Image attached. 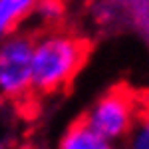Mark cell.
I'll use <instances>...</instances> for the list:
<instances>
[{
    "label": "cell",
    "mask_w": 149,
    "mask_h": 149,
    "mask_svg": "<svg viewBox=\"0 0 149 149\" xmlns=\"http://www.w3.org/2000/svg\"><path fill=\"white\" fill-rule=\"evenodd\" d=\"M127 149H149V97L137 93V109L125 137Z\"/></svg>",
    "instance_id": "cell-5"
},
{
    "label": "cell",
    "mask_w": 149,
    "mask_h": 149,
    "mask_svg": "<svg viewBox=\"0 0 149 149\" xmlns=\"http://www.w3.org/2000/svg\"><path fill=\"white\" fill-rule=\"evenodd\" d=\"M137 109V93L125 84L109 88L93 105L81 115V119L109 141L123 139L133 123Z\"/></svg>",
    "instance_id": "cell-3"
},
{
    "label": "cell",
    "mask_w": 149,
    "mask_h": 149,
    "mask_svg": "<svg viewBox=\"0 0 149 149\" xmlns=\"http://www.w3.org/2000/svg\"><path fill=\"white\" fill-rule=\"evenodd\" d=\"M58 149H115L113 141L105 139L97 131H93L84 119L74 121L66 129V133L60 139Z\"/></svg>",
    "instance_id": "cell-4"
},
{
    "label": "cell",
    "mask_w": 149,
    "mask_h": 149,
    "mask_svg": "<svg viewBox=\"0 0 149 149\" xmlns=\"http://www.w3.org/2000/svg\"><path fill=\"white\" fill-rule=\"evenodd\" d=\"M36 0H0V40L18 28L28 14H32Z\"/></svg>",
    "instance_id": "cell-6"
},
{
    "label": "cell",
    "mask_w": 149,
    "mask_h": 149,
    "mask_svg": "<svg viewBox=\"0 0 149 149\" xmlns=\"http://www.w3.org/2000/svg\"><path fill=\"white\" fill-rule=\"evenodd\" d=\"M0 149H4V147H2V145H0Z\"/></svg>",
    "instance_id": "cell-8"
},
{
    "label": "cell",
    "mask_w": 149,
    "mask_h": 149,
    "mask_svg": "<svg viewBox=\"0 0 149 149\" xmlns=\"http://www.w3.org/2000/svg\"><path fill=\"white\" fill-rule=\"evenodd\" d=\"M36 32L12 30L0 40V95L22 102L32 95V52Z\"/></svg>",
    "instance_id": "cell-2"
},
{
    "label": "cell",
    "mask_w": 149,
    "mask_h": 149,
    "mask_svg": "<svg viewBox=\"0 0 149 149\" xmlns=\"http://www.w3.org/2000/svg\"><path fill=\"white\" fill-rule=\"evenodd\" d=\"M92 44L80 34L50 28L36 34L32 52V95H52L66 90L84 68Z\"/></svg>",
    "instance_id": "cell-1"
},
{
    "label": "cell",
    "mask_w": 149,
    "mask_h": 149,
    "mask_svg": "<svg viewBox=\"0 0 149 149\" xmlns=\"http://www.w3.org/2000/svg\"><path fill=\"white\" fill-rule=\"evenodd\" d=\"M32 14H36L50 28H54L64 14V4H62V0H36Z\"/></svg>",
    "instance_id": "cell-7"
}]
</instances>
